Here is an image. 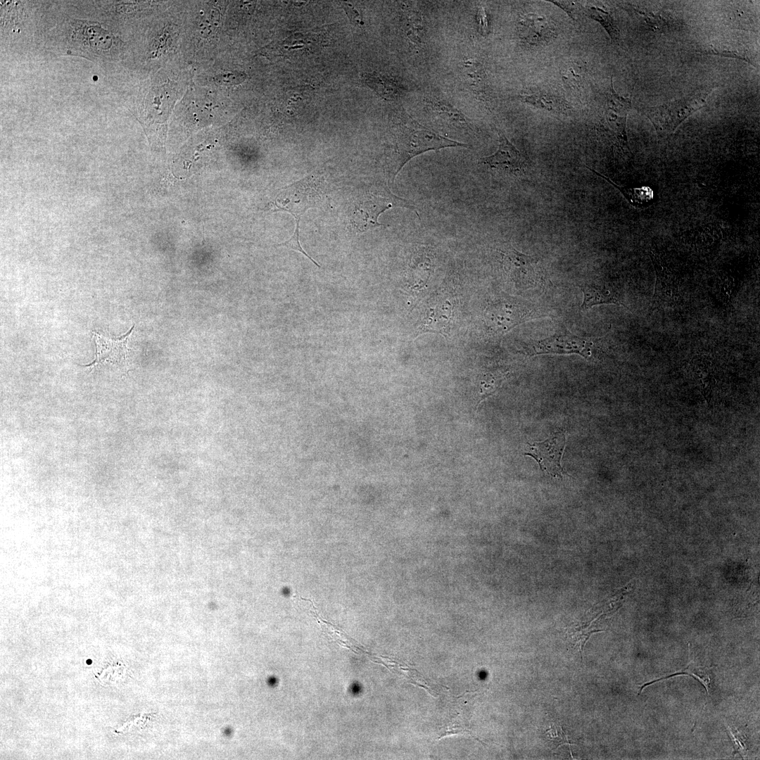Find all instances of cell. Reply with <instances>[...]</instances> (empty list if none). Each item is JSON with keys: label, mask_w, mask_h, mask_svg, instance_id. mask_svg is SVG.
Instances as JSON below:
<instances>
[{"label": "cell", "mask_w": 760, "mask_h": 760, "mask_svg": "<svg viewBox=\"0 0 760 760\" xmlns=\"http://www.w3.org/2000/svg\"><path fill=\"white\" fill-rule=\"evenodd\" d=\"M503 376L498 372H491L483 374L479 381V403L484 398L492 395L498 389L502 381Z\"/></svg>", "instance_id": "obj_20"}, {"label": "cell", "mask_w": 760, "mask_h": 760, "mask_svg": "<svg viewBox=\"0 0 760 760\" xmlns=\"http://www.w3.org/2000/svg\"><path fill=\"white\" fill-rule=\"evenodd\" d=\"M714 90L712 87L696 90L681 99L644 108L643 113L654 126L657 134L661 137H666L702 108Z\"/></svg>", "instance_id": "obj_3"}, {"label": "cell", "mask_w": 760, "mask_h": 760, "mask_svg": "<svg viewBox=\"0 0 760 760\" xmlns=\"http://www.w3.org/2000/svg\"><path fill=\"white\" fill-rule=\"evenodd\" d=\"M583 301L581 306L582 311L600 304H616L626 307L619 299L616 293L604 286L595 284H585L581 287Z\"/></svg>", "instance_id": "obj_14"}, {"label": "cell", "mask_w": 760, "mask_h": 760, "mask_svg": "<svg viewBox=\"0 0 760 760\" xmlns=\"http://www.w3.org/2000/svg\"><path fill=\"white\" fill-rule=\"evenodd\" d=\"M594 346L592 341L565 331L531 343L529 350L531 355L578 354L588 358L592 355Z\"/></svg>", "instance_id": "obj_8"}, {"label": "cell", "mask_w": 760, "mask_h": 760, "mask_svg": "<svg viewBox=\"0 0 760 760\" xmlns=\"http://www.w3.org/2000/svg\"><path fill=\"white\" fill-rule=\"evenodd\" d=\"M502 255L504 270L517 289H531L541 282V270L535 258L514 248L506 250Z\"/></svg>", "instance_id": "obj_6"}, {"label": "cell", "mask_w": 760, "mask_h": 760, "mask_svg": "<svg viewBox=\"0 0 760 760\" xmlns=\"http://www.w3.org/2000/svg\"><path fill=\"white\" fill-rule=\"evenodd\" d=\"M134 325L125 334L119 337H108L95 331L92 332L96 344L94 360L84 367H96L99 364L109 362L122 363L128 354L127 342L134 330Z\"/></svg>", "instance_id": "obj_11"}, {"label": "cell", "mask_w": 760, "mask_h": 760, "mask_svg": "<svg viewBox=\"0 0 760 760\" xmlns=\"http://www.w3.org/2000/svg\"><path fill=\"white\" fill-rule=\"evenodd\" d=\"M676 675L692 676L696 678L697 679H698L700 682H702V685L705 687L707 692L709 691L708 686H709V678L708 677L707 675L704 674V672L702 671L701 669H699L697 666H692V664H689V665L687 666V668L685 669L682 671L676 672L675 673H672L671 675H669L668 676H665V677H664L662 678H659L657 680H652V682H650V683L644 685L641 688L640 690H642L643 689V688H645L647 685H650V684H652V683H654L656 681L660 680L661 679L669 678L670 677H672V676H676Z\"/></svg>", "instance_id": "obj_22"}, {"label": "cell", "mask_w": 760, "mask_h": 760, "mask_svg": "<svg viewBox=\"0 0 760 760\" xmlns=\"http://www.w3.org/2000/svg\"><path fill=\"white\" fill-rule=\"evenodd\" d=\"M524 102L547 110H559L558 102L554 99L543 94L524 96L521 99Z\"/></svg>", "instance_id": "obj_21"}, {"label": "cell", "mask_w": 760, "mask_h": 760, "mask_svg": "<svg viewBox=\"0 0 760 760\" xmlns=\"http://www.w3.org/2000/svg\"><path fill=\"white\" fill-rule=\"evenodd\" d=\"M631 99L619 95L612 80L604 94L602 127L609 137L622 149L630 151L626 133V120L631 109Z\"/></svg>", "instance_id": "obj_4"}, {"label": "cell", "mask_w": 760, "mask_h": 760, "mask_svg": "<svg viewBox=\"0 0 760 760\" xmlns=\"http://www.w3.org/2000/svg\"><path fill=\"white\" fill-rule=\"evenodd\" d=\"M403 207L414 211L417 208L408 200L393 194L386 186L372 185L364 188L355 197L350 212V221L357 232H365L379 227H388L378 222L379 215L393 207Z\"/></svg>", "instance_id": "obj_2"}, {"label": "cell", "mask_w": 760, "mask_h": 760, "mask_svg": "<svg viewBox=\"0 0 760 760\" xmlns=\"http://www.w3.org/2000/svg\"><path fill=\"white\" fill-rule=\"evenodd\" d=\"M429 106L433 111L446 121L462 127H469V122L464 115L450 105L441 101H431Z\"/></svg>", "instance_id": "obj_19"}, {"label": "cell", "mask_w": 760, "mask_h": 760, "mask_svg": "<svg viewBox=\"0 0 760 760\" xmlns=\"http://www.w3.org/2000/svg\"><path fill=\"white\" fill-rule=\"evenodd\" d=\"M590 171L593 172L597 176L607 180L615 188L618 189L621 193L624 196L626 200L634 207L643 208L651 205L655 199V193L652 188L647 186H642L640 187H623L615 184L611 179L604 175L596 172L593 169L587 167Z\"/></svg>", "instance_id": "obj_15"}, {"label": "cell", "mask_w": 760, "mask_h": 760, "mask_svg": "<svg viewBox=\"0 0 760 760\" xmlns=\"http://www.w3.org/2000/svg\"><path fill=\"white\" fill-rule=\"evenodd\" d=\"M342 7L346 11L348 17L353 24L363 25L361 16L358 12L350 5L346 2L341 3Z\"/></svg>", "instance_id": "obj_25"}, {"label": "cell", "mask_w": 760, "mask_h": 760, "mask_svg": "<svg viewBox=\"0 0 760 760\" xmlns=\"http://www.w3.org/2000/svg\"><path fill=\"white\" fill-rule=\"evenodd\" d=\"M310 179L307 177L285 187L274 201L275 210L289 213L296 219V229L291 237L293 239L299 240L300 217L307 210L315 207L319 197Z\"/></svg>", "instance_id": "obj_5"}, {"label": "cell", "mask_w": 760, "mask_h": 760, "mask_svg": "<svg viewBox=\"0 0 760 760\" xmlns=\"http://www.w3.org/2000/svg\"><path fill=\"white\" fill-rule=\"evenodd\" d=\"M457 146L467 148L468 146L438 134L419 124L405 111L400 110L390 163L392 181L414 157L431 150Z\"/></svg>", "instance_id": "obj_1"}, {"label": "cell", "mask_w": 760, "mask_h": 760, "mask_svg": "<svg viewBox=\"0 0 760 760\" xmlns=\"http://www.w3.org/2000/svg\"><path fill=\"white\" fill-rule=\"evenodd\" d=\"M699 53L706 55H714L722 57L733 58L739 60L744 61L750 65L756 67V60H754L752 54L748 53L747 51L740 49H733L728 46H724L723 45H714L709 44L706 48H702L697 51Z\"/></svg>", "instance_id": "obj_18"}, {"label": "cell", "mask_w": 760, "mask_h": 760, "mask_svg": "<svg viewBox=\"0 0 760 760\" xmlns=\"http://www.w3.org/2000/svg\"><path fill=\"white\" fill-rule=\"evenodd\" d=\"M583 12L589 18L597 21L609 34L614 42L620 39V32L612 15L607 11L595 6L582 7Z\"/></svg>", "instance_id": "obj_17"}, {"label": "cell", "mask_w": 760, "mask_h": 760, "mask_svg": "<svg viewBox=\"0 0 760 760\" xmlns=\"http://www.w3.org/2000/svg\"><path fill=\"white\" fill-rule=\"evenodd\" d=\"M546 733H549L550 734L549 735L550 736V739L552 740H554V742L556 745V748L559 747V745H563V744H568L569 745L574 744V743H571L569 741V739H568L567 736L565 735L564 732L562 730V728L561 727L556 726V728H551L550 730L547 731Z\"/></svg>", "instance_id": "obj_23"}, {"label": "cell", "mask_w": 760, "mask_h": 760, "mask_svg": "<svg viewBox=\"0 0 760 760\" xmlns=\"http://www.w3.org/2000/svg\"><path fill=\"white\" fill-rule=\"evenodd\" d=\"M519 24L521 37L531 45L547 42L555 36L554 26L543 15L528 13L521 19Z\"/></svg>", "instance_id": "obj_12"}, {"label": "cell", "mask_w": 760, "mask_h": 760, "mask_svg": "<svg viewBox=\"0 0 760 760\" xmlns=\"http://www.w3.org/2000/svg\"><path fill=\"white\" fill-rule=\"evenodd\" d=\"M403 22L407 37L414 43H421L424 35V27L420 13L411 7L404 8Z\"/></svg>", "instance_id": "obj_16"}, {"label": "cell", "mask_w": 760, "mask_h": 760, "mask_svg": "<svg viewBox=\"0 0 760 760\" xmlns=\"http://www.w3.org/2000/svg\"><path fill=\"white\" fill-rule=\"evenodd\" d=\"M650 255L656 274L653 298L667 303L676 301L679 298L677 277L656 255Z\"/></svg>", "instance_id": "obj_13"}, {"label": "cell", "mask_w": 760, "mask_h": 760, "mask_svg": "<svg viewBox=\"0 0 760 760\" xmlns=\"http://www.w3.org/2000/svg\"><path fill=\"white\" fill-rule=\"evenodd\" d=\"M565 443V433L558 431L545 441L529 443L524 455L534 458L544 473L552 477L562 476L566 474L561 466Z\"/></svg>", "instance_id": "obj_7"}, {"label": "cell", "mask_w": 760, "mask_h": 760, "mask_svg": "<svg viewBox=\"0 0 760 760\" xmlns=\"http://www.w3.org/2000/svg\"><path fill=\"white\" fill-rule=\"evenodd\" d=\"M477 21L479 32L486 35L488 32V22L486 11L483 8H479L477 12Z\"/></svg>", "instance_id": "obj_24"}, {"label": "cell", "mask_w": 760, "mask_h": 760, "mask_svg": "<svg viewBox=\"0 0 760 760\" xmlns=\"http://www.w3.org/2000/svg\"><path fill=\"white\" fill-rule=\"evenodd\" d=\"M533 310L529 307L509 300H500L488 305L484 316L488 326L495 332L504 333L531 318Z\"/></svg>", "instance_id": "obj_9"}, {"label": "cell", "mask_w": 760, "mask_h": 760, "mask_svg": "<svg viewBox=\"0 0 760 760\" xmlns=\"http://www.w3.org/2000/svg\"><path fill=\"white\" fill-rule=\"evenodd\" d=\"M498 149L493 154L484 157L481 163L490 169L517 175L524 171L525 158L500 131L498 132Z\"/></svg>", "instance_id": "obj_10"}]
</instances>
